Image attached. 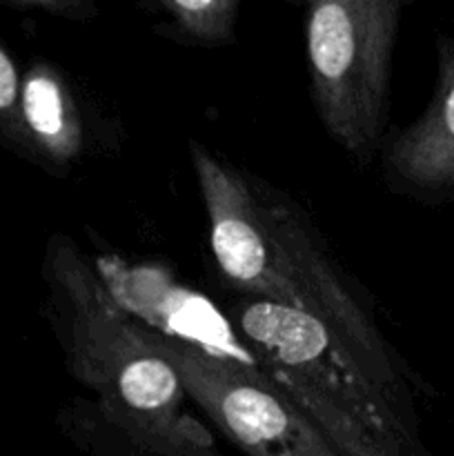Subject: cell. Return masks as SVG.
Masks as SVG:
<instances>
[{
	"instance_id": "obj_6",
	"label": "cell",
	"mask_w": 454,
	"mask_h": 456,
	"mask_svg": "<svg viewBox=\"0 0 454 456\" xmlns=\"http://www.w3.org/2000/svg\"><path fill=\"white\" fill-rule=\"evenodd\" d=\"M383 176L392 191L427 205L454 203V38L436 36V83L426 111L385 138Z\"/></svg>"
},
{
	"instance_id": "obj_1",
	"label": "cell",
	"mask_w": 454,
	"mask_h": 456,
	"mask_svg": "<svg viewBox=\"0 0 454 456\" xmlns=\"http://www.w3.org/2000/svg\"><path fill=\"white\" fill-rule=\"evenodd\" d=\"M45 319L80 395L56 426L85 456H227L196 417L176 370L151 346L147 325L107 289L65 234L40 263Z\"/></svg>"
},
{
	"instance_id": "obj_7",
	"label": "cell",
	"mask_w": 454,
	"mask_h": 456,
	"mask_svg": "<svg viewBox=\"0 0 454 456\" xmlns=\"http://www.w3.org/2000/svg\"><path fill=\"white\" fill-rule=\"evenodd\" d=\"M20 120L27 160L45 172L65 174L85 151V120L65 74L36 61L22 76Z\"/></svg>"
},
{
	"instance_id": "obj_10",
	"label": "cell",
	"mask_w": 454,
	"mask_h": 456,
	"mask_svg": "<svg viewBox=\"0 0 454 456\" xmlns=\"http://www.w3.org/2000/svg\"><path fill=\"white\" fill-rule=\"evenodd\" d=\"M0 9H18V12H43L49 16L69 18V20H89L96 16V4L80 0H0Z\"/></svg>"
},
{
	"instance_id": "obj_5",
	"label": "cell",
	"mask_w": 454,
	"mask_h": 456,
	"mask_svg": "<svg viewBox=\"0 0 454 456\" xmlns=\"http://www.w3.org/2000/svg\"><path fill=\"white\" fill-rule=\"evenodd\" d=\"M187 396L245 456H341L254 359L200 346L147 325Z\"/></svg>"
},
{
	"instance_id": "obj_9",
	"label": "cell",
	"mask_w": 454,
	"mask_h": 456,
	"mask_svg": "<svg viewBox=\"0 0 454 456\" xmlns=\"http://www.w3.org/2000/svg\"><path fill=\"white\" fill-rule=\"evenodd\" d=\"M22 76L16 61L0 43V147L27 160L25 134L20 120Z\"/></svg>"
},
{
	"instance_id": "obj_4",
	"label": "cell",
	"mask_w": 454,
	"mask_h": 456,
	"mask_svg": "<svg viewBox=\"0 0 454 456\" xmlns=\"http://www.w3.org/2000/svg\"><path fill=\"white\" fill-rule=\"evenodd\" d=\"M401 12L394 0H319L307 7L314 110L328 136L361 165L385 142Z\"/></svg>"
},
{
	"instance_id": "obj_8",
	"label": "cell",
	"mask_w": 454,
	"mask_h": 456,
	"mask_svg": "<svg viewBox=\"0 0 454 456\" xmlns=\"http://www.w3.org/2000/svg\"><path fill=\"white\" fill-rule=\"evenodd\" d=\"M239 7L236 0H160L150 4L163 13V22L156 25L158 34L200 47L234 43Z\"/></svg>"
},
{
	"instance_id": "obj_3",
	"label": "cell",
	"mask_w": 454,
	"mask_h": 456,
	"mask_svg": "<svg viewBox=\"0 0 454 456\" xmlns=\"http://www.w3.org/2000/svg\"><path fill=\"white\" fill-rule=\"evenodd\" d=\"M227 323L254 363L341 456H434L418 417L401 410L325 325L292 307L240 294Z\"/></svg>"
},
{
	"instance_id": "obj_2",
	"label": "cell",
	"mask_w": 454,
	"mask_h": 456,
	"mask_svg": "<svg viewBox=\"0 0 454 456\" xmlns=\"http://www.w3.org/2000/svg\"><path fill=\"white\" fill-rule=\"evenodd\" d=\"M190 159L221 274L240 294L292 307L329 330L390 399L417 417L412 372L378 328L372 298L343 270L310 214L200 141Z\"/></svg>"
}]
</instances>
